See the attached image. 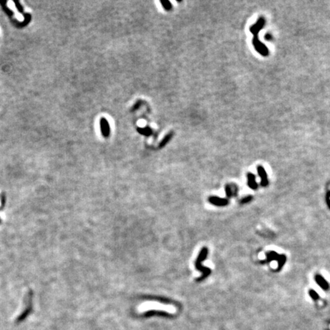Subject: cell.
Returning <instances> with one entry per match:
<instances>
[{"mask_svg":"<svg viewBox=\"0 0 330 330\" xmlns=\"http://www.w3.org/2000/svg\"><path fill=\"white\" fill-rule=\"evenodd\" d=\"M278 261V270H280L282 267L284 266V265L287 261V258L284 255H280L277 252L275 251H270L267 254V261Z\"/></svg>","mask_w":330,"mask_h":330,"instance_id":"cell-4","label":"cell"},{"mask_svg":"<svg viewBox=\"0 0 330 330\" xmlns=\"http://www.w3.org/2000/svg\"><path fill=\"white\" fill-rule=\"evenodd\" d=\"M265 20L264 18H260L258 21L256 22L255 24H254L253 26H251L250 28V31L254 34V38H253V44L255 48L258 53L261 54L262 56H268L269 54L267 47L263 44L262 43H261V41L258 39V33L263 27L265 26Z\"/></svg>","mask_w":330,"mask_h":330,"instance_id":"cell-1","label":"cell"},{"mask_svg":"<svg viewBox=\"0 0 330 330\" xmlns=\"http://www.w3.org/2000/svg\"><path fill=\"white\" fill-rule=\"evenodd\" d=\"M233 190V189H232L231 185L228 184V185L226 186V195L228 196L229 197L232 196V195H233V190Z\"/></svg>","mask_w":330,"mask_h":330,"instance_id":"cell-13","label":"cell"},{"mask_svg":"<svg viewBox=\"0 0 330 330\" xmlns=\"http://www.w3.org/2000/svg\"><path fill=\"white\" fill-rule=\"evenodd\" d=\"M315 280H316V284L319 286L324 290L329 289V285L328 284V282L326 281V280L322 276L321 274H316L315 276Z\"/></svg>","mask_w":330,"mask_h":330,"instance_id":"cell-8","label":"cell"},{"mask_svg":"<svg viewBox=\"0 0 330 330\" xmlns=\"http://www.w3.org/2000/svg\"><path fill=\"white\" fill-rule=\"evenodd\" d=\"M173 135H174V132H171L168 133V134H167V135L166 136H165V137H164V138L162 139V141L161 142V143H160V145H159L160 148H162L163 147H164V146H165V145H166L168 143L169 141H170V140L172 138V137H173Z\"/></svg>","mask_w":330,"mask_h":330,"instance_id":"cell-10","label":"cell"},{"mask_svg":"<svg viewBox=\"0 0 330 330\" xmlns=\"http://www.w3.org/2000/svg\"><path fill=\"white\" fill-rule=\"evenodd\" d=\"M330 196L329 195H327V196H326V201H327V204L329 205V206L330 207Z\"/></svg>","mask_w":330,"mask_h":330,"instance_id":"cell-17","label":"cell"},{"mask_svg":"<svg viewBox=\"0 0 330 330\" xmlns=\"http://www.w3.org/2000/svg\"><path fill=\"white\" fill-rule=\"evenodd\" d=\"M209 202L212 204V205L216 206H226L229 204V200L227 199H224V198H220L218 196H210L209 197Z\"/></svg>","mask_w":330,"mask_h":330,"instance_id":"cell-5","label":"cell"},{"mask_svg":"<svg viewBox=\"0 0 330 330\" xmlns=\"http://www.w3.org/2000/svg\"><path fill=\"white\" fill-rule=\"evenodd\" d=\"M100 127H101L102 134L105 138H108L110 134V128L108 125V121L106 118H102L100 120Z\"/></svg>","mask_w":330,"mask_h":330,"instance_id":"cell-7","label":"cell"},{"mask_svg":"<svg viewBox=\"0 0 330 330\" xmlns=\"http://www.w3.org/2000/svg\"><path fill=\"white\" fill-rule=\"evenodd\" d=\"M247 177H248V186L250 188H251L252 190H257V188H258V183H257V182H256L255 181V175L253 174H251V173H248V175H247Z\"/></svg>","mask_w":330,"mask_h":330,"instance_id":"cell-9","label":"cell"},{"mask_svg":"<svg viewBox=\"0 0 330 330\" xmlns=\"http://www.w3.org/2000/svg\"><path fill=\"white\" fill-rule=\"evenodd\" d=\"M257 171H258V175L261 177V185L262 186H267L268 185V180L265 169L262 166H258Z\"/></svg>","mask_w":330,"mask_h":330,"instance_id":"cell-6","label":"cell"},{"mask_svg":"<svg viewBox=\"0 0 330 330\" xmlns=\"http://www.w3.org/2000/svg\"><path fill=\"white\" fill-rule=\"evenodd\" d=\"M138 310L140 312H147L149 310H161L164 311L170 314H173L176 312V309L171 305H164V304L154 303V302H149L145 303L138 307Z\"/></svg>","mask_w":330,"mask_h":330,"instance_id":"cell-3","label":"cell"},{"mask_svg":"<svg viewBox=\"0 0 330 330\" xmlns=\"http://www.w3.org/2000/svg\"><path fill=\"white\" fill-rule=\"evenodd\" d=\"M252 200V196H246V197L243 198L242 200H241V203H247V202H250L251 200Z\"/></svg>","mask_w":330,"mask_h":330,"instance_id":"cell-15","label":"cell"},{"mask_svg":"<svg viewBox=\"0 0 330 330\" xmlns=\"http://www.w3.org/2000/svg\"><path fill=\"white\" fill-rule=\"evenodd\" d=\"M309 295H310L311 297H313V299H317V298H319V295L318 294L316 293L315 290H309Z\"/></svg>","mask_w":330,"mask_h":330,"instance_id":"cell-14","label":"cell"},{"mask_svg":"<svg viewBox=\"0 0 330 330\" xmlns=\"http://www.w3.org/2000/svg\"><path fill=\"white\" fill-rule=\"evenodd\" d=\"M161 3L162 5L164 6V9H165L166 10H167V11H169V10H171V9H172V4H171L170 1H167V0H165V1H161Z\"/></svg>","mask_w":330,"mask_h":330,"instance_id":"cell-11","label":"cell"},{"mask_svg":"<svg viewBox=\"0 0 330 330\" xmlns=\"http://www.w3.org/2000/svg\"><path fill=\"white\" fill-rule=\"evenodd\" d=\"M138 131L140 133H142V134H143V135H150L152 132V131L149 128H138Z\"/></svg>","mask_w":330,"mask_h":330,"instance_id":"cell-12","label":"cell"},{"mask_svg":"<svg viewBox=\"0 0 330 330\" xmlns=\"http://www.w3.org/2000/svg\"><path fill=\"white\" fill-rule=\"evenodd\" d=\"M140 103H141V102H138L137 103L135 104V106H134V107H133V108H132V110H135V109H137V108H138V107H139Z\"/></svg>","mask_w":330,"mask_h":330,"instance_id":"cell-16","label":"cell"},{"mask_svg":"<svg viewBox=\"0 0 330 330\" xmlns=\"http://www.w3.org/2000/svg\"><path fill=\"white\" fill-rule=\"evenodd\" d=\"M207 255H208V248L204 247V248H202V249H201L200 254H199V255H198L197 258H196V260L195 262L196 268L198 270H200V272L202 274V275L201 277L196 279V280H197L198 282L202 281V280H203L204 279H206V278L209 277L210 274H211V270H210V268H207V267H205V266H203V265H202V262L204 260H206V258L207 257Z\"/></svg>","mask_w":330,"mask_h":330,"instance_id":"cell-2","label":"cell"}]
</instances>
